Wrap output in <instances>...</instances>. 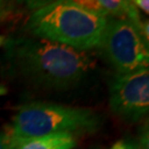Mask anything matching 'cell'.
<instances>
[{"mask_svg":"<svg viewBox=\"0 0 149 149\" xmlns=\"http://www.w3.org/2000/svg\"><path fill=\"white\" fill-rule=\"evenodd\" d=\"M6 53L11 66L23 77L54 90L80 84L95 65L88 52L33 36L9 39Z\"/></svg>","mask_w":149,"mask_h":149,"instance_id":"6da1fadb","label":"cell"},{"mask_svg":"<svg viewBox=\"0 0 149 149\" xmlns=\"http://www.w3.org/2000/svg\"><path fill=\"white\" fill-rule=\"evenodd\" d=\"M107 18L73 0L38 5L27 21L33 37L88 52L96 49Z\"/></svg>","mask_w":149,"mask_h":149,"instance_id":"7a4b0ae2","label":"cell"},{"mask_svg":"<svg viewBox=\"0 0 149 149\" xmlns=\"http://www.w3.org/2000/svg\"><path fill=\"white\" fill-rule=\"evenodd\" d=\"M100 117L93 109L34 102L19 107L12 119L9 137H37L52 134L93 133L100 127Z\"/></svg>","mask_w":149,"mask_h":149,"instance_id":"3957f363","label":"cell"},{"mask_svg":"<svg viewBox=\"0 0 149 149\" xmlns=\"http://www.w3.org/2000/svg\"><path fill=\"white\" fill-rule=\"evenodd\" d=\"M97 49L116 71V74L148 68V44L127 18H109Z\"/></svg>","mask_w":149,"mask_h":149,"instance_id":"277c9868","label":"cell"},{"mask_svg":"<svg viewBox=\"0 0 149 149\" xmlns=\"http://www.w3.org/2000/svg\"><path fill=\"white\" fill-rule=\"evenodd\" d=\"M109 107L126 122L135 123L144 118L149 111V70L115 74L109 83Z\"/></svg>","mask_w":149,"mask_h":149,"instance_id":"5b68a950","label":"cell"},{"mask_svg":"<svg viewBox=\"0 0 149 149\" xmlns=\"http://www.w3.org/2000/svg\"><path fill=\"white\" fill-rule=\"evenodd\" d=\"M76 136L71 134H52L37 137H7L6 149H74Z\"/></svg>","mask_w":149,"mask_h":149,"instance_id":"8992f818","label":"cell"},{"mask_svg":"<svg viewBox=\"0 0 149 149\" xmlns=\"http://www.w3.org/2000/svg\"><path fill=\"white\" fill-rule=\"evenodd\" d=\"M81 6L92 11H95L108 19L109 18H127L133 22L137 29L141 24V18L138 9L132 1L126 0H81Z\"/></svg>","mask_w":149,"mask_h":149,"instance_id":"52a82bcc","label":"cell"},{"mask_svg":"<svg viewBox=\"0 0 149 149\" xmlns=\"http://www.w3.org/2000/svg\"><path fill=\"white\" fill-rule=\"evenodd\" d=\"M133 5L137 8V9H140V10L145 12L146 15H148L149 12V1L148 0H134L132 1Z\"/></svg>","mask_w":149,"mask_h":149,"instance_id":"ba28073f","label":"cell"},{"mask_svg":"<svg viewBox=\"0 0 149 149\" xmlns=\"http://www.w3.org/2000/svg\"><path fill=\"white\" fill-rule=\"evenodd\" d=\"M124 141V145L126 149H145L144 146L139 145L138 143H135V141H132V140H123Z\"/></svg>","mask_w":149,"mask_h":149,"instance_id":"9c48e42d","label":"cell"},{"mask_svg":"<svg viewBox=\"0 0 149 149\" xmlns=\"http://www.w3.org/2000/svg\"><path fill=\"white\" fill-rule=\"evenodd\" d=\"M7 6L3 1H0V21L5 18V16L7 15Z\"/></svg>","mask_w":149,"mask_h":149,"instance_id":"30bf717a","label":"cell"},{"mask_svg":"<svg viewBox=\"0 0 149 149\" xmlns=\"http://www.w3.org/2000/svg\"><path fill=\"white\" fill-rule=\"evenodd\" d=\"M109 149H126V147H125V145H124V141H123V140H119V141H117V143H115V144L113 145Z\"/></svg>","mask_w":149,"mask_h":149,"instance_id":"8fae6325","label":"cell"},{"mask_svg":"<svg viewBox=\"0 0 149 149\" xmlns=\"http://www.w3.org/2000/svg\"><path fill=\"white\" fill-rule=\"evenodd\" d=\"M0 149H6V137L0 134Z\"/></svg>","mask_w":149,"mask_h":149,"instance_id":"7c38bea8","label":"cell"},{"mask_svg":"<svg viewBox=\"0 0 149 149\" xmlns=\"http://www.w3.org/2000/svg\"><path fill=\"white\" fill-rule=\"evenodd\" d=\"M6 93H7V88L5 86H0V96L6 95Z\"/></svg>","mask_w":149,"mask_h":149,"instance_id":"4fadbf2b","label":"cell"},{"mask_svg":"<svg viewBox=\"0 0 149 149\" xmlns=\"http://www.w3.org/2000/svg\"><path fill=\"white\" fill-rule=\"evenodd\" d=\"M3 42H5V38L1 37V36H0V48H1V45L3 44Z\"/></svg>","mask_w":149,"mask_h":149,"instance_id":"5bb4252c","label":"cell"}]
</instances>
